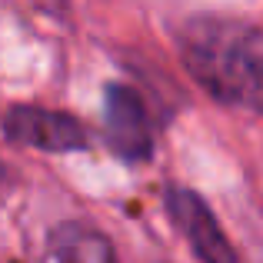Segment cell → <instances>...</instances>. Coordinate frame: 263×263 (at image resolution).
Instances as JSON below:
<instances>
[{"label":"cell","mask_w":263,"mask_h":263,"mask_svg":"<svg viewBox=\"0 0 263 263\" xmlns=\"http://www.w3.org/2000/svg\"><path fill=\"white\" fill-rule=\"evenodd\" d=\"M180 57L213 100L263 114V27L193 17L180 30Z\"/></svg>","instance_id":"obj_1"},{"label":"cell","mask_w":263,"mask_h":263,"mask_svg":"<svg viewBox=\"0 0 263 263\" xmlns=\"http://www.w3.org/2000/svg\"><path fill=\"white\" fill-rule=\"evenodd\" d=\"M167 213L174 227L183 233L190 250L197 253L200 263H237V250L230 247L223 227L210 213V206L197 197L193 190L170 186L167 190Z\"/></svg>","instance_id":"obj_2"},{"label":"cell","mask_w":263,"mask_h":263,"mask_svg":"<svg viewBox=\"0 0 263 263\" xmlns=\"http://www.w3.org/2000/svg\"><path fill=\"white\" fill-rule=\"evenodd\" d=\"M7 140L33 150H50V154H67V150L87 147V130L70 114L47 107H13L4 117Z\"/></svg>","instance_id":"obj_3"},{"label":"cell","mask_w":263,"mask_h":263,"mask_svg":"<svg viewBox=\"0 0 263 263\" xmlns=\"http://www.w3.org/2000/svg\"><path fill=\"white\" fill-rule=\"evenodd\" d=\"M103 127L107 143L123 160H147L154 150V127L143 100L123 84H110L103 93Z\"/></svg>","instance_id":"obj_4"},{"label":"cell","mask_w":263,"mask_h":263,"mask_svg":"<svg viewBox=\"0 0 263 263\" xmlns=\"http://www.w3.org/2000/svg\"><path fill=\"white\" fill-rule=\"evenodd\" d=\"M47 263H117V257L103 233L80 223H64L50 233Z\"/></svg>","instance_id":"obj_5"}]
</instances>
